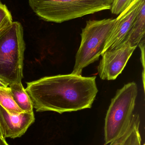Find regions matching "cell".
<instances>
[{
  "label": "cell",
  "mask_w": 145,
  "mask_h": 145,
  "mask_svg": "<svg viewBox=\"0 0 145 145\" xmlns=\"http://www.w3.org/2000/svg\"><path fill=\"white\" fill-rule=\"evenodd\" d=\"M96 77L71 74L43 77L25 89L38 112L62 114L91 108L98 93Z\"/></svg>",
  "instance_id": "cell-1"
},
{
  "label": "cell",
  "mask_w": 145,
  "mask_h": 145,
  "mask_svg": "<svg viewBox=\"0 0 145 145\" xmlns=\"http://www.w3.org/2000/svg\"><path fill=\"white\" fill-rule=\"evenodd\" d=\"M33 12L47 22L61 23L110 9L114 0H28Z\"/></svg>",
  "instance_id": "cell-2"
},
{
  "label": "cell",
  "mask_w": 145,
  "mask_h": 145,
  "mask_svg": "<svg viewBox=\"0 0 145 145\" xmlns=\"http://www.w3.org/2000/svg\"><path fill=\"white\" fill-rule=\"evenodd\" d=\"M25 43L20 22H12L0 30V78L9 84L21 83Z\"/></svg>",
  "instance_id": "cell-3"
},
{
  "label": "cell",
  "mask_w": 145,
  "mask_h": 145,
  "mask_svg": "<svg viewBox=\"0 0 145 145\" xmlns=\"http://www.w3.org/2000/svg\"><path fill=\"white\" fill-rule=\"evenodd\" d=\"M116 20L109 18L87 21L82 30L81 41L71 74L82 75L84 68L98 60Z\"/></svg>",
  "instance_id": "cell-4"
},
{
  "label": "cell",
  "mask_w": 145,
  "mask_h": 145,
  "mask_svg": "<svg viewBox=\"0 0 145 145\" xmlns=\"http://www.w3.org/2000/svg\"><path fill=\"white\" fill-rule=\"evenodd\" d=\"M138 94L137 84L132 82L118 89L112 99L105 120L104 145L111 143L128 126Z\"/></svg>",
  "instance_id": "cell-5"
},
{
  "label": "cell",
  "mask_w": 145,
  "mask_h": 145,
  "mask_svg": "<svg viewBox=\"0 0 145 145\" xmlns=\"http://www.w3.org/2000/svg\"><path fill=\"white\" fill-rule=\"evenodd\" d=\"M136 48L129 43H123L117 48L104 53L98 68L100 77L102 80H115L122 72Z\"/></svg>",
  "instance_id": "cell-6"
},
{
  "label": "cell",
  "mask_w": 145,
  "mask_h": 145,
  "mask_svg": "<svg viewBox=\"0 0 145 145\" xmlns=\"http://www.w3.org/2000/svg\"><path fill=\"white\" fill-rule=\"evenodd\" d=\"M143 1L134 0L116 18L115 23L107 39L102 54L106 51L117 48L123 43L135 19Z\"/></svg>",
  "instance_id": "cell-7"
},
{
  "label": "cell",
  "mask_w": 145,
  "mask_h": 145,
  "mask_svg": "<svg viewBox=\"0 0 145 145\" xmlns=\"http://www.w3.org/2000/svg\"><path fill=\"white\" fill-rule=\"evenodd\" d=\"M35 121L33 112L10 114L0 105V127L4 138L21 137Z\"/></svg>",
  "instance_id": "cell-8"
},
{
  "label": "cell",
  "mask_w": 145,
  "mask_h": 145,
  "mask_svg": "<svg viewBox=\"0 0 145 145\" xmlns=\"http://www.w3.org/2000/svg\"><path fill=\"white\" fill-rule=\"evenodd\" d=\"M140 119L139 114H133L127 128L110 145H141L140 133Z\"/></svg>",
  "instance_id": "cell-9"
},
{
  "label": "cell",
  "mask_w": 145,
  "mask_h": 145,
  "mask_svg": "<svg viewBox=\"0 0 145 145\" xmlns=\"http://www.w3.org/2000/svg\"><path fill=\"white\" fill-rule=\"evenodd\" d=\"M145 0H143L135 19L123 43H129L132 46L137 48L139 44L145 40Z\"/></svg>",
  "instance_id": "cell-10"
},
{
  "label": "cell",
  "mask_w": 145,
  "mask_h": 145,
  "mask_svg": "<svg viewBox=\"0 0 145 145\" xmlns=\"http://www.w3.org/2000/svg\"><path fill=\"white\" fill-rule=\"evenodd\" d=\"M9 86L14 100L19 107L24 112H33L32 101L22 83L12 84Z\"/></svg>",
  "instance_id": "cell-11"
},
{
  "label": "cell",
  "mask_w": 145,
  "mask_h": 145,
  "mask_svg": "<svg viewBox=\"0 0 145 145\" xmlns=\"http://www.w3.org/2000/svg\"><path fill=\"white\" fill-rule=\"evenodd\" d=\"M0 105L10 114L24 112L15 103L9 87L0 88Z\"/></svg>",
  "instance_id": "cell-12"
},
{
  "label": "cell",
  "mask_w": 145,
  "mask_h": 145,
  "mask_svg": "<svg viewBox=\"0 0 145 145\" xmlns=\"http://www.w3.org/2000/svg\"><path fill=\"white\" fill-rule=\"evenodd\" d=\"M12 22L11 12L5 4L0 2V30Z\"/></svg>",
  "instance_id": "cell-13"
},
{
  "label": "cell",
  "mask_w": 145,
  "mask_h": 145,
  "mask_svg": "<svg viewBox=\"0 0 145 145\" xmlns=\"http://www.w3.org/2000/svg\"><path fill=\"white\" fill-rule=\"evenodd\" d=\"M134 0H114L111 11L113 14L119 15L125 10Z\"/></svg>",
  "instance_id": "cell-14"
},
{
  "label": "cell",
  "mask_w": 145,
  "mask_h": 145,
  "mask_svg": "<svg viewBox=\"0 0 145 145\" xmlns=\"http://www.w3.org/2000/svg\"><path fill=\"white\" fill-rule=\"evenodd\" d=\"M139 47L140 48L141 53V63L143 65V72H145V40H142L140 43L139 44Z\"/></svg>",
  "instance_id": "cell-15"
},
{
  "label": "cell",
  "mask_w": 145,
  "mask_h": 145,
  "mask_svg": "<svg viewBox=\"0 0 145 145\" xmlns=\"http://www.w3.org/2000/svg\"><path fill=\"white\" fill-rule=\"evenodd\" d=\"M9 87V84L0 78V88H7Z\"/></svg>",
  "instance_id": "cell-16"
},
{
  "label": "cell",
  "mask_w": 145,
  "mask_h": 145,
  "mask_svg": "<svg viewBox=\"0 0 145 145\" xmlns=\"http://www.w3.org/2000/svg\"><path fill=\"white\" fill-rule=\"evenodd\" d=\"M0 145H9L7 144L5 139L0 138Z\"/></svg>",
  "instance_id": "cell-17"
},
{
  "label": "cell",
  "mask_w": 145,
  "mask_h": 145,
  "mask_svg": "<svg viewBox=\"0 0 145 145\" xmlns=\"http://www.w3.org/2000/svg\"><path fill=\"white\" fill-rule=\"evenodd\" d=\"M0 138H3V135L2 133L1 127H0Z\"/></svg>",
  "instance_id": "cell-18"
},
{
  "label": "cell",
  "mask_w": 145,
  "mask_h": 145,
  "mask_svg": "<svg viewBox=\"0 0 145 145\" xmlns=\"http://www.w3.org/2000/svg\"><path fill=\"white\" fill-rule=\"evenodd\" d=\"M145 145V144H144V145Z\"/></svg>",
  "instance_id": "cell-19"
}]
</instances>
